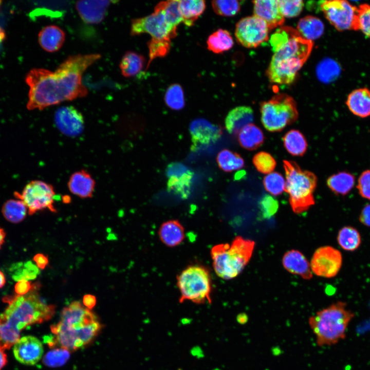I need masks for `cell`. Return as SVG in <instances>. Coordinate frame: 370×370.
<instances>
[{"instance_id": "7402d4cb", "label": "cell", "mask_w": 370, "mask_h": 370, "mask_svg": "<svg viewBox=\"0 0 370 370\" xmlns=\"http://www.w3.org/2000/svg\"><path fill=\"white\" fill-rule=\"evenodd\" d=\"M254 119L253 112L250 106H239L231 110L225 119V127L231 134L237 135Z\"/></svg>"}, {"instance_id": "603a6c76", "label": "cell", "mask_w": 370, "mask_h": 370, "mask_svg": "<svg viewBox=\"0 0 370 370\" xmlns=\"http://www.w3.org/2000/svg\"><path fill=\"white\" fill-rule=\"evenodd\" d=\"M65 40V32L59 26L53 25L44 27L38 35L40 46L49 52L59 50L63 45Z\"/></svg>"}, {"instance_id": "484cf974", "label": "cell", "mask_w": 370, "mask_h": 370, "mask_svg": "<svg viewBox=\"0 0 370 370\" xmlns=\"http://www.w3.org/2000/svg\"><path fill=\"white\" fill-rule=\"evenodd\" d=\"M297 30L304 39L311 41L319 38L323 33L324 26L319 18L307 15L298 23Z\"/></svg>"}, {"instance_id": "d4e9b609", "label": "cell", "mask_w": 370, "mask_h": 370, "mask_svg": "<svg viewBox=\"0 0 370 370\" xmlns=\"http://www.w3.org/2000/svg\"><path fill=\"white\" fill-rule=\"evenodd\" d=\"M184 229L177 220H170L162 223L158 230L160 240L166 246L179 245L184 238Z\"/></svg>"}, {"instance_id": "f907efd6", "label": "cell", "mask_w": 370, "mask_h": 370, "mask_svg": "<svg viewBox=\"0 0 370 370\" xmlns=\"http://www.w3.org/2000/svg\"><path fill=\"white\" fill-rule=\"evenodd\" d=\"M33 260L36 263L38 268L41 269H44L49 262L48 256L42 253L36 254L34 256Z\"/></svg>"}, {"instance_id": "681fc988", "label": "cell", "mask_w": 370, "mask_h": 370, "mask_svg": "<svg viewBox=\"0 0 370 370\" xmlns=\"http://www.w3.org/2000/svg\"><path fill=\"white\" fill-rule=\"evenodd\" d=\"M359 219L364 225L370 227V205H366L362 209Z\"/></svg>"}, {"instance_id": "f1b7e54d", "label": "cell", "mask_w": 370, "mask_h": 370, "mask_svg": "<svg viewBox=\"0 0 370 370\" xmlns=\"http://www.w3.org/2000/svg\"><path fill=\"white\" fill-rule=\"evenodd\" d=\"M233 44V40L230 33L223 29H218L213 32L207 40L208 49L217 54L229 50Z\"/></svg>"}, {"instance_id": "8992f818", "label": "cell", "mask_w": 370, "mask_h": 370, "mask_svg": "<svg viewBox=\"0 0 370 370\" xmlns=\"http://www.w3.org/2000/svg\"><path fill=\"white\" fill-rule=\"evenodd\" d=\"M255 242L236 236L230 243L215 245L210 254L215 272L224 280H231L238 275L250 261Z\"/></svg>"}, {"instance_id": "ba28073f", "label": "cell", "mask_w": 370, "mask_h": 370, "mask_svg": "<svg viewBox=\"0 0 370 370\" xmlns=\"http://www.w3.org/2000/svg\"><path fill=\"white\" fill-rule=\"evenodd\" d=\"M180 295L179 302L190 301L196 304L211 303L212 281L208 269L200 265H190L177 276Z\"/></svg>"}, {"instance_id": "9a60e30c", "label": "cell", "mask_w": 370, "mask_h": 370, "mask_svg": "<svg viewBox=\"0 0 370 370\" xmlns=\"http://www.w3.org/2000/svg\"><path fill=\"white\" fill-rule=\"evenodd\" d=\"M54 121L59 130L69 136L80 134L84 125L82 114L72 106H62L57 109Z\"/></svg>"}, {"instance_id": "f5cc1de1", "label": "cell", "mask_w": 370, "mask_h": 370, "mask_svg": "<svg viewBox=\"0 0 370 370\" xmlns=\"http://www.w3.org/2000/svg\"><path fill=\"white\" fill-rule=\"evenodd\" d=\"M7 363V355L5 350L0 347V370H1Z\"/></svg>"}, {"instance_id": "83f0119b", "label": "cell", "mask_w": 370, "mask_h": 370, "mask_svg": "<svg viewBox=\"0 0 370 370\" xmlns=\"http://www.w3.org/2000/svg\"><path fill=\"white\" fill-rule=\"evenodd\" d=\"M179 5L182 22L188 26L194 25L206 7V2L203 0L179 1Z\"/></svg>"}, {"instance_id": "6da1fadb", "label": "cell", "mask_w": 370, "mask_h": 370, "mask_svg": "<svg viewBox=\"0 0 370 370\" xmlns=\"http://www.w3.org/2000/svg\"><path fill=\"white\" fill-rule=\"evenodd\" d=\"M101 58L100 54L70 56L54 71L43 68L31 70L26 77L29 87L28 110L47 107L85 97L87 88L82 84L84 72Z\"/></svg>"}, {"instance_id": "ee69618b", "label": "cell", "mask_w": 370, "mask_h": 370, "mask_svg": "<svg viewBox=\"0 0 370 370\" xmlns=\"http://www.w3.org/2000/svg\"><path fill=\"white\" fill-rule=\"evenodd\" d=\"M355 30L370 38V5L364 4L358 8Z\"/></svg>"}, {"instance_id": "db71d44e", "label": "cell", "mask_w": 370, "mask_h": 370, "mask_svg": "<svg viewBox=\"0 0 370 370\" xmlns=\"http://www.w3.org/2000/svg\"><path fill=\"white\" fill-rule=\"evenodd\" d=\"M237 322L240 324H245L248 321V317L246 313H239L236 317Z\"/></svg>"}, {"instance_id": "30bf717a", "label": "cell", "mask_w": 370, "mask_h": 370, "mask_svg": "<svg viewBox=\"0 0 370 370\" xmlns=\"http://www.w3.org/2000/svg\"><path fill=\"white\" fill-rule=\"evenodd\" d=\"M14 196L24 203L30 215L46 209L52 212H57L54 206L56 196L54 187L43 180L29 182L21 192H15Z\"/></svg>"}, {"instance_id": "8fae6325", "label": "cell", "mask_w": 370, "mask_h": 370, "mask_svg": "<svg viewBox=\"0 0 370 370\" xmlns=\"http://www.w3.org/2000/svg\"><path fill=\"white\" fill-rule=\"evenodd\" d=\"M177 29L167 23L160 10L154 8L151 14L132 20L131 34L134 36L148 33L151 36V41L171 42L177 35Z\"/></svg>"}, {"instance_id": "44dd1931", "label": "cell", "mask_w": 370, "mask_h": 370, "mask_svg": "<svg viewBox=\"0 0 370 370\" xmlns=\"http://www.w3.org/2000/svg\"><path fill=\"white\" fill-rule=\"evenodd\" d=\"M282 264L289 272L303 279L310 280L312 277L310 263L303 254L297 250L287 251L283 257Z\"/></svg>"}, {"instance_id": "2e32d148", "label": "cell", "mask_w": 370, "mask_h": 370, "mask_svg": "<svg viewBox=\"0 0 370 370\" xmlns=\"http://www.w3.org/2000/svg\"><path fill=\"white\" fill-rule=\"evenodd\" d=\"M13 351L14 357L19 362L32 365L42 357L44 348L41 342L32 336L20 338L14 344Z\"/></svg>"}, {"instance_id": "6f0895ef", "label": "cell", "mask_w": 370, "mask_h": 370, "mask_svg": "<svg viewBox=\"0 0 370 370\" xmlns=\"http://www.w3.org/2000/svg\"><path fill=\"white\" fill-rule=\"evenodd\" d=\"M1 2H2L0 1V6H1Z\"/></svg>"}, {"instance_id": "7bdbcfd3", "label": "cell", "mask_w": 370, "mask_h": 370, "mask_svg": "<svg viewBox=\"0 0 370 370\" xmlns=\"http://www.w3.org/2000/svg\"><path fill=\"white\" fill-rule=\"evenodd\" d=\"M256 170L263 174L272 173L276 166V161L268 153L260 152L256 154L252 159Z\"/></svg>"}, {"instance_id": "f6af8a7d", "label": "cell", "mask_w": 370, "mask_h": 370, "mask_svg": "<svg viewBox=\"0 0 370 370\" xmlns=\"http://www.w3.org/2000/svg\"><path fill=\"white\" fill-rule=\"evenodd\" d=\"M279 1L281 12L285 17L297 16L301 12L304 6V3L301 0Z\"/></svg>"}, {"instance_id": "7a4b0ae2", "label": "cell", "mask_w": 370, "mask_h": 370, "mask_svg": "<svg viewBox=\"0 0 370 370\" xmlns=\"http://www.w3.org/2000/svg\"><path fill=\"white\" fill-rule=\"evenodd\" d=\"M270 43L274 54L266 72L269 80L279 84L291 83L309 57L312 41L304 39L294 28L284 26L272 35Z\"/></svg>"}, {"instance_id": "277c9868", "label": "cell", "mask_w": 370, "mask_h": 370, "mask_svg": "<svg viewBox=\"0 0 370 370\" xmlns=\"http://www.w3.org/2000/svg\"><path fill=\"white\" fill-rule=\"evenodd\" d=\"M50 328L53 336L45 341L49 345H58L70 351L89 344L99 333L101 325L95 314L80 302L74 301L63 309L59 322Z\"/></svg>"}, {"instance_id": "e0dca14e", "label": "cell", "mask_w": 370, "mask_h": 370, "mask_svg": "<svg viewBox=\"0 0 370 370\" xmlns=\"http://www.w3.org/2000/svg\"><path fill=\"white\" fill-rule=\"evenodd\" d=\"M254 15L263 20L270 30L282 25L285 22L278 0H257L252 2Z\"/></svg>"}, {"instance_id": "7c38bea8", "label": "cell", "mask_w": 370, "mask_h": 370, "mask_svg": "<svg viewBox=\"0 0 370 370\" xmlns=\"http://www.w3.org/2000/svg\"><path fill=\"white\" fill-rule=\"evenodd\" d=\"M321 10L338 30H355L358 8L343 0L322 1Z\"/></svg>"}, {"instance_id": "816d5d0a", "label": "cell", "mask_w": 370, "mask_h": 370, "mask_svg": "<svg viewBox=\"0 0 370 370\" xmlns=\"http://www.w3.org/2000/svg\"><path fill=\"white\" fill-rule=\"evenodd\" d=\"M83 303L88 309H92L96 305V297L90 294L85 295L83 298Z\"/></svg>"}, {"instance_id": "8d00e7d4", "label": "cell", "mask_w": 370, "mask_h": 370, "mask_svg": "<svg viewBox=\"0 0 370 370\" xmlns=\"http://www.w3.org/2000/svg\"><path fill=\"white\" fill-rule=\"evenodd\" d=\"M338 64L331 59H325L317 65L316 73L318 79L324 83L331 82L338 77L340 73Z\"/></svg>"}, {"instance_id": "b9f144b4", "label": "cell", "mask_w": 370, "mask_h": 370, "mask_svg": "<svg viewBox=\"0 0 370 370\" xmlns=\"http://www.w3.org/2000/svg\"><path fill=\"white\" fill-rule=\"evenodd\" d=\"M211 4L215 13L223 16H233L240 8L239 2L236 0L213 1Z\"/></svg>"}, {"instance_id": "9c48e42d", "label": "cell", "mask_w": 370, "mask_h": 370, "mask_svg": "<svg viewBox=\"0 0 370 370\" xmlns=\"http://www.w3.org/2000/svg\"><path fill=\"white\" fill-rule=\"evenodd\" d=\"M261 121L269 132H280L298 118L297 104L290 96L281 93L261 104Z\"/></svg>"}, {"instance_id": "9f6ffc18", "label": "cell", "mask_w": 370, "mask_h": 370, "mask_svg": "<svg viewBox=\"0 0 370 370\" xmlns=\"http://www.w3.org/2000/svg\"><path fill=\"white\" fill-rule=\"evenodd\" d=\"M6 277L4 273L0 270V289L3 288L6 284Z\"/></svg>"}, {"instance_id": "7dc6e473", "label": "cell", "mask_w": 370, "mask_h": 370, "mask_svg": "<svg viewBox=\"0 0 370 370\" xmlns=\"http://www.w3.org/2000/svg\"><path fill=\"white\" fill-rule=\"evenodd\" d=\"M357 187L363 197L370 199V170H366L361 174Z\"/></svg>"}, {"instance_id": "1f68e13d", "label": "cell", "mask_w": 370, "mask_h": 370, "mask_svg": "<svg viewBox=\"0 0 370 370\" xmlns=\"http://www.w3.org/2000/svg\"><path fill=\"white\" fill-rule=\"evenodd\" d=\"M2 213L8 221L17 224L24 219L28 210L21 200L17 198L10 199L5 201L3 205Z\"/></svg>"}, {"instance_id": "3957f363", "label": "cell", "mask_w": 370, "mask_h": 370, "mask_svg": "<svg viewBox=\"0 0 370 370\" xmlns=\"http://www.w3.org/2000/svg\"><path fill=\"white\" fill-rule=\"evenodd\" d=\"M37 287L23 295L5 299L8 305L0 314V347L9 349L20 338V332L27 326L49 320L55 307L46 304L38 292Z\"/></svg>"}, {"instance_id": "bcb514c9", "label": "cell", "mask_w": 370, "mask_h": 370, "mask_svg": "<svg viewBox=\"0 0 370 370\" xmlns=\"http://www.w3.org/2000/svg\"><path fill=\"white\" fill-rule=\"evenodd\" d=\"M259 205L264 218H270L272 216L279 208L278 200L269 195H265L263 197Z\"/></svg>"}, {"instance_id": "74e56055", "label": "cell", "mask_w": 370, "mask_h": 370, "mask_svg": "<svg viewBox=\"0 0 370 370\" xmlns=\"http://www.w3.org/2000/svg\"><path fill=\"white\" fill-rule=\"evenodd\" d=\"M164 101L172 109L179 110L183 108L185 101L182 87L177 83L169 86L165 92Z\"/></svg>"}, {"instance_id": "60d3db41", "label": "cell", "mask_w": 370, "mask_h": 370, "mask_svg": "<svg viewBox=\"0 0 370 370\" xmlns=\"http://www.w3.org/2000/svg\"><path fill=\"white\" fill-rule=\"evenodd\" d=\"M263 184L266 190L274 196L281 194L285 189V180L282 174L276 172L266 175Z\"/></svg>"}, {"instance_id": "cb8c5ba5", "label": "cell", "mask_w": 370, "mask_h": 370, "mask_svg": "<svg viewBox=\"0 0 370 370\" xmlns=\"http://www.w3.org/2000/svg\"><path fill=\"white\" fill-rule=\"evenodd\" d=\"M346 104L349 110L361 118L370 116V90L361 88L354 90L348 96Z\"/></svg>"}, {"instance_id": "f546056e", "label": "cell", "mask_w": 370, "mask_h": 370, "mask_svg": "<svg viewBox=\"0 0 370 370\" xmlns=\"http://www.w3.org/2000/svg\"><path fill=\"white\" fill-rule=\"evenodd\" d=\"M145 60L137 52L128 51L123 56L119 67L122 75L126 78L138 74L143 68Z\"/></svg>"}, {"instance_id": "ab89813d", "label": "cell", "mask_w": 370, "mask_h": 370, "mask_svg": "<svg viewBox=\"0 0 370 370\" xmlns=\"http://www.w3.org/2000/svg\"><path fill=\"white\" fill-rule=\"evenodd\" d=\"M70 358V351L65 348L52 349L44 356L43 364L50 367H58L64 365Z\"/></svg>"}, {"instance_id": "5bb4252c", "label": "cell", "mask_w": 370, "mask_h": 370, "mask_svg": "<svg viewBox=\"0 0 370 370\" xmlns=\"http://www.w3.org/2000/svg\"><path fill=\"white\" fill-rule=\"evenodd\" d=\"M342 264V255L339 250L331 246H323L314 252L310 263L312 272L326 278L335 276Z\"/></svg>"}, {"instance_id": "836d02e7", "label": "cell", "mask_w": 370, "mask_h": 370, "mask_svg": "<svg viewBox=\"0 0 370 370\" xmlns=\"http://www.w3.org/2000/svg\"><path fill=\"white\" fill-rule=\"evenodd\" d=\"M155 8L162 12L167 23L173 28L177 29L178 26L182 22L179 1H162L157 4Z\"/></svg>"}, {"instance_id": "d6a6232c", "label": "cell", "mask_w": 370, "mask_h": 370, "mask_svg": "<svg viewBox=\"0 0 370 370\" xmlns=\"http://www.w3.org/2000/svg\"><path fill=\"white\" fill-rule=\"evenodd\" d=\"M355 183L354 176L347 172H341L328 177L327 184L335 194L345 195L353 188Z\"/></svg>"}, {"instance_id": "c3c4849f", "label": "cell", "mask_w": 370, "mask_h": 370, "mask_svg": "<svg viewBox=\"0 0 370 370\" xmlns=\"http://www.w3.org/2000/svg\"><path fill=\"white\" fill-rule=\"evenodd\" d=\"M33 286L27 280H20L15 286V291L16 294H25L31 290Z\"/></svg>"}, {"instance_id": "11a10c76", "label": "cell", "mask_w": 370, "mask_h": 370, "mask_svg": "<svg viewBox=\"0 0 370 370\" xmlns=\"http://www.w3.org/2000/svg\"><path fill=\"white\" fill-rule=\"evenodd\" d=\"M6 235V234L5 230L0 227V249L5 243Z\"/></svg>"}, {"instance_id": "f35d334b", "label": "cell", "mask_w": 370, "mask_h": 370, "mask_svg": "<svg viewBox=\"0 0 370 370\" xmlns=\"http://www.w3.org/2000/svg\"><path fill=\"white\" fill-rule=\"evenodd\" d=\"M192 173L190 171L180 176H171L168 182V189L182 196L185 197L189 193Z\"/></svg>"}, {"instance_id": "e575fe53", "label": "cell", "mask_w": 370, "mask_h": 370, "mask_svg": "<svg viewBox=\"0 0 370 370\" xmlns=\"http://www.w3.org/2000/svg\"><path fill=\"white\" fill-rule=\"evenodd\" d=\"M337 241L344 250L353 251L360 246L361 238L360 233L356 228L351 226H345L339 230Z\"/></svg>"}, {"instance_id": "4dcf8cb0", "label": "cell", "mask_w": 370, "mask_h": 370, "mask_svg": "<svg viewBox=\"0 0 370 370\" xmlns=\"http://www.w3.org/2000/svg\"><path fill=\"white\" fill-rule=\"evenodd\" d=\"M284 146L293 156H302L307 149V143L304 135L298 130H291L283 138Z\"/></svg>"}, {"instance_id": "d6986e66", "label": "cell", "mask_w": 370, "mask_h": 370, "mask_svg": "<svg viewBox=\"0 0 370 370\" xmlns=\"http://www.w3.org/2000/svg\"><path fill=\"white\" fill-rule=\"evenodd\" d=\"M110 1H81L76 3V8L82 20L87 24H97L104 19Z\"/></svg>"}, {"instance_id": "4316f807", "label": "cell", "mask_w": 370, "mask_h": 370, "mask_svg": "<svg viewBox=\"0 0 370 370\" xmlns=\"http://www.w3.org/2000/svg\"><path fill=\"white\" fill-rule=\"evenodd\" d=\"M238 135L239 143L242 147L248 150L257 149L264 141L262 131L253 123L245 126Z\"/></svg>"}, {"instance_id": "d590c367", "label": "cell", "mask_w": 370, "mask_h": 370, "mask_svg": "<svg viewBox=\"0 0 370 370\" xmlns=\"http://www.w3.org/2000/svg\"><path fill=\"white\" fill-rule=\"evenodd\" d=\"M216 160L219 168L226 172L242 169L245 164L244 159L238 154L227 149L219 152Z\"/></svg>"}, {"instance_id": "ffe728a7", "label": "cell", "mask_w": 370, "mask_h": 370, "mask_svg": "<svg viewBox=\"0 0 370 370\" xmlns=\"http://www.w3.org/2000/svg\"><path fill=\"white\" fill-rule=\"evenodd\" d=\"M67 187L71 193L81 198L92 197L96 182L91 174L85 170L73 172L69 177Z\"/></svg>"}, {"instance_id": "ac0fdd59", "label": "cell", "mask_w": 370, "mask_h": 370, "mask_svg": "<svg viewBox=\"0 0 370 370\" xmlns=\"http://www.w3.org/2000/svg\"><path fill=\"white\" fill-rule=\"evenodd\" d=\"M190 132L195 145L214 142L219 138L222 134L220 127L201 118L195 119L191 123Z\"/></svg>"}, {"instance_id": "5b68a950", "label": "cell", "mask_w": 370, "mask_h": 370, "mask_svg": "<svg viewBox=\"0 0 370 370\" xmlns=\"http://www.w3.org/2000/svg\"><path fill=\"white\" fill-rule=\"evenodd\" d=\"M354 316L343 301L334 303L310 316L308 322L317 345L331 346L344 340Z\"/></svg>"}, {"instance_id": "52a82bcc", "label": "cell", "mask_w": 370, "mask_h": 370, "mask_svg": "<svg viewBox=\"0 0 370 370\" xmlns=\"http://www.w3.org/2000/svg\"><path fill=\"white\" fill-rule=\"evenodd\" d=\"M285 172V189L289 203L296 214L302 213L315 203L313 192L317 177L309 171L302 170L294 161H283Z\"/></svg>"}, {"instance_id": "4fadbf2b", "label": "cell", "mask_w": 370, "mask_h": 370, "mask_svg": "<svg viewBox=\"0 0 370 370\" xmlns=\"http://www.w3.org/2000/svg\"><path fill=\"white\" fill-rule=\"evenodd\" d=\"M269 29L266 23L253 15L240 20L236 25L237 41L246 48H255L268 40Z\"/></svg>"}]
</instances>
